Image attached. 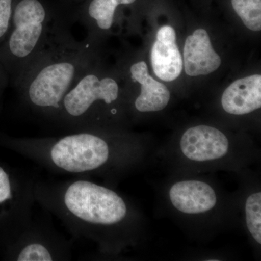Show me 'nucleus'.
Segmentation results:
<instances>
[{"label":"nucleus","instance_id":"obj_14","mask_svg":"<svg viewBox=\"0 0 261 261\" xmlns=\"http://www.w3.org/2000/svg\"><path fill=\"white\" fill-rule=\"evenodd\" d=\"M235 10L244 24L250 30L261 29V0H231Z\"/></svg>","mask_w":261,"mask_h":261},{"label":"nucleus","instance_id":"obj_6","mask_svg":"<svg viewBox=\"0 0 261 261\" xmlns=\"http://www.w3.org/2000/svg\"><path fill=\"white\" fill-rule=\"evenodd\" d=\"M9 253L17 261H59L69 260L71 250L56 230L32 221L10 242Z\"/></svg>","mask_w":261,"mask_h":261},{"label":"nucleus","instance_id":"obj_5","mask_svg":"<svg viewBox=\"0 0 261 261\" xmlns=\"http://www.w3.org/2000/svg\"><path fill=\"white\" fill-rule=\"evenodd\" d=\"M34 180L0 166V230L9 241L33 221Z\"/></svg>","mask_w":261,"mask_h":261},{"label":"nucleus","instance_id":"obj_13","mask_svg":"<svg viewBox=\"0 0 261 261\" xmlns=\"http://www.w3.org/2000/svg\"><path fill=\"white\" fill-rule=\"evenodd\" d=\"M136 0H90L85 9L81 10L76 19L85 25L89 32L87 40L91 42L97 32H108L115 21L117 8L130 5Z\"/></svg>","mask_w":261,"mask_h":261},{"label":"nucleus","instance_id":"obj_1","mask_svg":"<svg viewBox=\"0 0 261 261\" xmlns=\"http://www.w3.org/2000/svg\"><path fill=\"white\" fill-rule=\"evenodd\" d=\"M93 44L75 40L62 20L44 50L14 85L23 107L56 123L65 96L95 61Z\"/></svg>","mask_w":261,"mask_h":261},{"label":"nucleus","instance_id":"obj_7","mask_svg":"<svg viewBox=\"0 0 261 261\" xmlns=\"http://www.w3.org/2000/svg\"><path fill=\"white\" fill-rule=\"evenodd\" d=\"M180 147L187 159L205 162L224 157L228 152V140L217 128L200 125L185 132Z\"/></svg>","mask_w":261,"mask_h":261},{"label":"nucleus","instance_id":"obj_4","mask_svg":"<svg viewBox=\"0 0 261 261\" xmlns=\"http://www.w3.org/2000/svg\"><path fill=\"white\" fill-rule=\"evenodd\" d=\"M120 97L118 81L103 74L94 61L65 96L56 123L69 132L99 130L108 118L119 115Z\"/></svg>","mask_w":261,"mask_h":261},{"label":"nucleus","instance_id":"obj_8","mask_svg":"<svg viewBox=\"0 0 261 261\" xmlns=\"http://www.w3.org/2000/svg\"><path fill=\"white\" fill-rule=\"evenodd\" d=\"M174 29L164 25L157 33V40L151 51V63L155 75L165 82H172L179 76L183 68L182 57L176 44Z\"/></svg>","mask_w":261,"mask_h":261},{"label":"nucleus","instance_id":"obj_11","mask_svg":"<svg viewBox=\"0 0 261 261\" xmlns=\"http://www.w3.org/2000/svg\"><path fill=\"white\" fill-rule=\"evenodd\" d=\"M221 104L230 114L245 115L261 107V75H253L233 82L223 94Z\"/></svg>","mask_w":261,"mask_h":261},{"label":"nucleus","instance_id":"obj_9","mask_svg":"<svg viewBox=\"0 0 261 261\" xmlns=\"http://www.w3.org/2000/svg\"><path fill=\"white\" fill-rule=\"evenodd\" d=\"M185 72L190 76L207 75L221 65V58L211 44L210 37L204 29H197L189 36L184 49Z\"/></svg>","mask_w":261,"mask_h":261},{"label":"nucleus","instance_id":"obj_17","mask_svg":"<svg viewBox=\"0 0 261 261\" xmlns=\"http://www.w3.org/2000/svg\"><path fill=\"white\" fill-rule=\"evenodd\" d=\"M9 83V75L7 73L3 65L0 63V99H1L2 96H3Z\"/></svg>","mask_w":261,"mask_h":261},{"label":"nucleus","instance_id":"obj_3","mask_svg":"<svg viewBox=\"0 0 261 261\" xmlns=\"http://www.w3.org/2000/svg\"><path fill=\"white\" fill-rule=\"evenodd\" d=\"M63 19L40 0H15L11 25L0 44V63L13 86L40 56Z\"/></svg>","mask_w":261,"mask_h":261},{"label":"nucleus","instance_id":"obj_12","mask_svg":"<svg viewBox=\"0 0 261 261\" xmlns=\"http://www.w3.org/2000/svg\"><path fill=\"white\" fill-rule=\"evenodd\" d=\"M130 80L141 84V93L135 101L136 109L140 112H155L164 109L171 97L164 84L149 75L145 62L130 65Z\"/></svg>","mask_w":261,"mask_h":261},{"label":"nucleus","instance_id":"obj_16","mask_svg":"<svg viewBox=\"0 0 261 261\" xmlns=\"http://www.w3.org/2000/svg\"><path fill=\"white\" fill-rule=\"evenodd\" d=\"M15 1L0 0V44L9 32Z\"/></svg>","mask_w":261,"mask_h":261},{"label":"nucleus","instance_id":"obj_2","mask_svg":"<svg viewBox=\"0 0 261 261\" xmlns=\"http://www.w3.org/2000/svg\"><path fill=\"white\" fill-rule=\"evenodd\" d=\"M35 202L80 238L105 243L111 230L124 223L128 209L113 191L85 177L65 181L34 180Z\"/></svg>","mask_w":261,"mask_h":261},{"label":"nucleus","instance_id":"obj_15","mask_svg":"<svg viewBox=\"0 0 261 261\" xmlns=\"http://www.w3.org/2000/svg\"><path fill=\"white\" fill-rule=\"evenodd\" d=\"M247 226L257 243H261V193L252 194L245 204Z\"/></svg>","mask_w":261,"mask_h":261},{"label":"nucleus","instance_id":"obj_10","mask_svg":"<svg viewBox=\"0 0 261 261\" xmlns=\"http://www.w3.org/2000/svg\"><path fill=\"white\" fill-rule=\"evenodd\" d=\"M171 203L177 210L187 214H199L211 210L217 202L214 189L195 180L177 182L169 192Z\"/></svg>","mask_w":261,"mask_h":261}]
</instances>
